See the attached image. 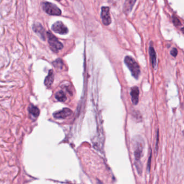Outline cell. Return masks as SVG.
Masks as SVG:
<instances>
[{
	"label": "cell",
	"mask_w": 184,
	"mask_h": 184,
	"mask_svg": "<svg viewBox=\"0 0 184 184\" xmlns=\"http://www.w3.org/2000/svg\"><path fill=\"white\" fill-rule=\"evenodd\" d=\"M133 148L136 160L135 166L139 175H141L142 173V165L141 164L140 159L143 156L144 148V140L141 137H135L133 140Z\"/></svg>",
	"instance_id": "cell-1"
},
{
	"label": "cell",
	"mask_w": 184,
	"mask_h": 184,
	"mask_svg": "<svg viewBox=\"0 0 184 184\" xmlns=\"http://www.w3.org/2000/svg\"><path fill=\"white\" fill-rule=\"evenodd\" d=\"M124 63L130 71L131 74L135 79H138L140 75V67L135 59L130 56H126L124 58Z\"/></svg>",
	"instance_id": "cell-2"
},
{
	"label": "cell",
	"mask_w": 184,
	"mask_h": 184,
	"mask_svg": "<svg viewBox=\"0 0 184 184\" xmlns=\"http://www.w3.org/2000/svg\"><path fill=\"white\" fill-rule=\"evenodd\" d=\"M46 36L48 37V43L49 44L50 48L52 51L57 53L63 48V45L59 41L55 35H53L50 31L46 32Z\"/></svg>",
	"instance_id": "cell-3"
},
{
	"label": "cell",
	"mask_w": 184,
	"mask_h": 184,
	"mask_svg": "<svg viewBox=\"0 0 184 184\" xmlns=\"http://www.w3.org/2000/svg\"><path fill=\"white\" fill-rule=\"evenodd\" d=\"M42 7L44 12L50 15L60 16L61 14V10L56 5L50 2H42Z\"/></svg>",
	"instance_id": "cell-4"
},
{
	"label": "cell",
	"mask_w": 184,
	"mask_h": 184,
	"mask_svg": "<svg viewBox=\"0 0 184 184\" xmlns=\"http://www.w3.org/2000/svg\"><path fill=\"white\" fill-rule=\"evenodd\" d=\"M101 18L102 19L103 24L108 26L112 23V18L110 17V8L108 7H103L101 8Z\"/></svg>",
	"instance_id": "cell-5"
},
{
	"label": "cell",
	"mask_w": 184,
	"mask_h": 184,
	"mask_svg": "<svg viewBox=\"0 0 184 184\" xmlns=\"http://www.w3.org/2000/svg\"><path fill=\"white\" fill-rule=\"evenodd\" d=\"M52 30L54 32L60 34H66L68 32L67 27L61 21H57L52 26Z\"/></svg>",
	"instance_id": "cell-6"
},
{
	"label": "cell",
	"mask_w": 184,
	"mask_h": 184,
	"mask_svg": "<svg viewBox=\"0 0 184 184\" xmlns=\"http://www.w3.org/2000/svg\"><path fill=\"white\" fill-rule=\"evenodd\" d=\"M72 114V111L70 109L65 108L62 110L57 111L54 113L53 116L56 119H65Z\"/></svg>",
	"instance_id": "cell-7"
},
{
	"label": "cell",
	"mask_w": 184,
	"mask_h": 184,
	"mask_svg": "<svg viewBox=\"0 0 184 184\" xmlns=\"http://www.w3.org/2000/svg\"><path fill=\"white\" fill-rule=\"evenodd\" d=\"M33 30L34 32L40 37L43 40H45V34H46L45 30L44 29L42 24L39 23H36L33 25Z\"/></svg>",
	"instance_id": "cell-8"
},
{
	"label": "cell",
	"mask_w": 184,
	"mask_h": 184,
	"mask_svg": "<svg viewBox=\"0 0 184 184\" xmlns=\"http://www.w3.org/2000/svg\"><path fill=\"white\" fill-rule=\"evenodd\" d=\"M149 52L151 63L152 67L155 68L156 66V65H157V55H156V52L155 50L154 46L152 45V42L151 43L150 46H149Z\"/></svg>",
	"instance_id": "cell-9"
},
{
	"label": "cell",
	"mask_w": 184,
	"mask_h": 184,
	"mask_svg": "<svg viewBox=\"0 0 184 184\" xmlns=\"http://www.w3.org/2000/svg\"><path fill=\"white\" fill-rule=\"evenodd\" d=\"M139 88L137 86H134L131 88V91H130L131 101L133 104L135 105H136L139 103Z\"/></svg>",
	"instance_id": "cell-10"
},
{
	"label": "cell",
	"mask_w": 184,
	"mask_h": 184,
	"mask_svg": "<svg viewBox=\"0 0 184 184\" xmlns=\"http://www.w3.org/2000/svg\"><path fill=\"white\" fill-rule=\"evenodd\" d=\"M136 1L137 0H125L124 6V11L126 14H128L131 12Z\"/></svg>",
	"instance_id": "cell-11"
},
{
	"label": "cell",
	"mask_w": 184,
	"mask_h": 184,
	"mask_svg": "<svg viewBox=\"0 0 184 184\" xmlns=\"http://www.w3.org/2000/svg\"><path fill=\"white\" fill-rule=\"evenodd\" d=\"M55 78L54 72L52 70H50L48 73V76L46 77L44 80V84L48 88H50L53 84Z\"/></svg>",
	"instance_id": "cell-12"
},
{
	"label": "cell",
	"mask_w": 184,
	"mask_h": 184,
	"mask_svg": "<svg viewBox=\"0 0 184 184\" xmlns=\"http://www.w3.org/2000/svg\"><path fill=\"white\" fill-rule=\"evenodd\" d=\"M28 111L29 113L35 118H37L40 113V111L38 108L32 104H31L29 107Z\"/></svg>",
	"instance_id": "cell-13"
},
{
	"label": "cell",
	"mask_w": 184,
	"mask_h": 184,
	"mask_svg": "<svg viewBox=\"0 0 184 184\" xmlns=\"http://www.w3.org/2000/svg\"><path fill=\"white\" fill-rule=\"evenodd\" d=\"M55 99L59 102H65L66 100V96L65 95L64 92L63 91L58 92L56 93L55 95Z\"/></svg>",
	"instance_id": "cell-14"
},
{
	"label": "cell",
	"mask_w": 184,
	"mask_h": 184,
	"mask_svg": "<svg viewBox=\"0 0 184 184\" xmlns=\"http://www.w3.org/2000/svg\"><path fill=\"white\" fill-rule=\"evenodd\" d=\"M53 64L56 68L61 69L62 68L63 66V60L61 59H58L55 61L53 63Z\"/></svg>",
	"instance_id": "cell-15"
},
{
	"label": "cell",
	"mask_w": 184,
	"mask_h": 184,
	"mask_svg": "<svg viewBox=\"0 0 184 184\" xmlns=\"http://www.w3.org/2000/svg\"><path fill=\"white\" fill-rule=\"evenodd\" d=\"M159 138H160V133H159V130L157 129L156 131V144H155V150L156 152H157L158 149V143H159Z\"/></svg>",
	"instance_id": "cell-16"
},
{
	"label": "cell",
	"mask_w": 184,
	"mask_h": 184,
	"mask_svg": "<svg viewBox=\"0 0 184 184\" xmlns=\"http://www.w3.org/2000/svg\"><path fill=\"white\" fill-rule=\"evenodd\" d=\"M151 158H152V152L151 151L150 156H149V157L148 161V164H147V170H148V172H150V167H151Z\"/></svg>",
	"instance_id": "cell-17"
},
{
	"label": "cell",
	"mask_w": 184,
	"mask_h": 184,
	"mask_svg": "<svg viewBox=\"0 0 184 184\" xmlns=\"http://www.w3.org/2000/svg\"><path fill=\"white\" fill-rule=\"evenodd\" d=\"M173 19V24H175V26H176V27H178V26H180L181 25V22H180V21L176 17H175V16H173L172 17Z\"/></svg>",
	"instance_id": "cell-18"
},
{
	"label": "cell",
	"mask_w": 184,
	"mask_h": 184,
	"mask_svg": "<svg viewBox=\"0 0 184 184\" xmlns=\"http://www.w3.org/2000/svg\"><path fill=\"white\" fill-rule=\"evenodd\" d=\"M178 50L176 49V48H173L170 51V54L171 55H172L173 57H176V55H178Z\"/></svg>",
	"instance_id": "cell-19"
},
{
	"label": "cell",
	"mask_w": 184,
	"mask_h": 184,
	"mask_svg": "<svg viewBox=\"0 0 184 184\" xmlns=\"http://www.w3.org/2000/svg\"><path fill=\"white\" fill-rule=\"evenodd\" d=\"M181 31H182V33H183V34H184V28H181Z\"/></svg>",
	"instance_id": "cell-20"
},
{
	"label": "cell",
	"mask_w": 184,
	"mask_h": 184,
	"mask_svg": "<svg viewBox=\"0 0 184 184\" xmlns=\"http://www.w3.org/2000/svg\"><path fill=\"white\" fill-rule=\"evenodd\" d=\"M182 134H183V135L184 136V130H183V131H182Z\"/></svg>",
	"instance_id": "cell-21"
},
{
	"label": "cell",
	"mask_w": 184,
	"mask_h": 184,
	"mask_svg": "<svg viewBox=\"0 0 184 184\" xmlns=\"http://www.w3.org/2000/svg\"><path fill=\"white\" fill-rule=\"evenodd\" d=\"M57 1H60L61 0H57Z\"/></svg>",
	"instance_id": "cell-22"
}]
</instances>
